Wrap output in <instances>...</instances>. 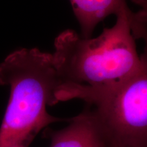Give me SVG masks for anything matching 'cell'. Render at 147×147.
<instances>
[{
    "label": "cell",
    "instance_id": "cell-2",
    "mask_svg": "<svg viewBox=\"0 0 147 147\" xmlns=\"http://www.w3.org/2000/svg\"><path fill=\"white\" fill-rule=\"evenodd\" d=\"M0 84L10 95L0 127V147H25L49 124L68 121L49 115L59 86L51 53L21 49L0 63Z\"/></svg>",
    "mask_w": 147,
    "mask_h": 147
},
{
    "label": "cell",
    "instance_id": "cell-5",
    "mask_svg": "<svg viewBox=\"0 0 147 147\" xmlns=\"http://www.w3.org/2000/svg\"><path fill=\"white\" fill-rule=\"evenodd\" d=\"M81 28L82 37L89 38L95 27L111 14L131 10L126 0H69Z\"/></svg>",
    "mask_w": 147,
    "mask_h": 147
},
{
    "label": "cell",
    "instance_id": "cell-1",
    "mask_svg": "<svg viewBox=\"0 0 147 147\" xmlns=\"http://www.w3.org/2000/svg\"><path fill=\"white\" fill-rule=\"evenodd\" d=\"M116 16L113 27L95 38H84L71 29L57 37L52 54L59 80L57 103L71 91L115 85L147 65L146 55L140 56L136 45V39L145 35L144 10Z\"/></svg>",
    "mask_w": 147,
    "mask_h": 147
},
{
    "label": "cell",
    "instance_id": "cell-4",
    "mask_svg": "<svg viewBox=\"0 0 147 147\" xmlns=\"http://www.w3.org/2000/svg\"><path fill=\"white\" fill-rule=\"evenodd\" d=\"M69 122L53 134L50 147H112L89 108Z\"/></svg>",
    "mask_w": 147,
    "mask_h": 147
},
{
    "label": "cell",
    "instance_id": "cell-3",
    "mask_svg": "<svg viewBox=\"0 0 147 147\" xmlns=\"http://www.w3.org/2000/svg\"><path fill=\"white\" fill-rule=\"evenodd\" d=\"M89 104L112 147H147V65L110 87L76 90L63 101Z\"/></svg>",
    "mask_w": 147,
    "mask_h": 147
}]
</instances>
